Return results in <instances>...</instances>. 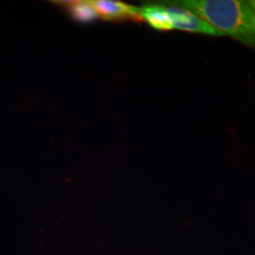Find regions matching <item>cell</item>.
<instances>
[{
    "label": "cell",
    "mask_w": 255,
    "mask_h": 255,
    "mask_svg": "<svg viewBox=\"0 0 255 255\" xmlns=\"http://www.w3.org/2000/svg\"><path fill=\"white\" fill-rule=\"evenodd\" d=\"M253 2H254V7H255V1H253Z\"/></svg>",
    "instance_id": "obj_6"
},
{
    "label": "cell",
    "mask_w": 255,
    "mask_h": 255,
    "mask_svg": "<svg viewBox=\"0 0 255 255\" xmlns=\"http://www.w3.org/2000/svg\"><path fill=\"white\" fill-rule=\"evenodd\" d=\"M176 4L203 19L223 35L227 34L249 46H255V9L253 1L187 0Z\"/></svg>",
    "instance_id": "obj_1"
},
{
    "label": "cell",
    "mask_w": 255,
    "mask_h": 255,
    "mask_svg": "<svg viewBox=\"0 0 255 255\" xmlns=\"http://www.w3.org/2000/svg\"><path fill=\"white\" fill-rule=\"evenodd\" d=\"M165 9L167 10V13L171 19L175 28L193 33H202L216 36L223 35L220 31L212 27L206 21L200 18L191 11L180 7L175 2L170 3L168 6H165Z\"/></svg>",
    "instance_id": "obj_2"
},
{
    "label": "cell",
    "mask_w": 255,
    "mask_h": 255,
    "mask_svg": "<svg viewBox=\"0 0 255 255\" xmlns=\"http://www.w3.org/2000/svg\"><path fill=\"white\" fill-rule=\"evenodd\" d=\"M139 13L141 18L146 20L147 24L155 29L165 31L174 28L164 5L147 4L139 8Z\"/></svg>",
    "instance_id": "obj_4"
},
{
    "label": "cell",
    "mask_w": 255,
    "mask_h": 255,
    "mask_svg": "<svg viewBox=\"0 0 255 255\" xmlns=\"http://www.w3.org/2000/svg\"><path fill=\"white\" fill-rule=\"evenodd\" d=\"M64 7L69 11L71 17L81 24H90L99 15L92 6L90 1H70L63 2Z\"/></svg>",
    "instance_id": "obj_5"
},
{
    "label": "cell",
    "mask_w": 255,
    "mask_h": 255,
    "mask_svg": "<svg viewBox=\"0 0 255 255\" xmlns=\"http://www.w3.org/2000/svg\"><path fill=\"white\" fill-rule=\"evenodd\" d=\"M90 2L99 17L104 20H142L139 13V8L128 5L126 3L112 0H92Z\"/></svg>",
    "instance_id": "obj_3"
}]
</instances>
